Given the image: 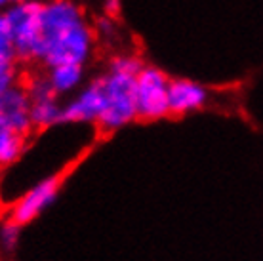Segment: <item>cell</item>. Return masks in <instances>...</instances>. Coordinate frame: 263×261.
I'll use <instances>...</instances> for the list:
<instances>
[{"label":"cell","instance_id":"obj_1","mask_svg":"<svg viewBox=\"0 0 263 261\" xmlns=\"http://www.w3.org/2000/svg\"><path fill=\"white\" fill-rule=\"evenodd\" d=\"M93 46V29L74 0L40 2V65H86Z\"/></svg>","mask_w":263,"mask_h":261},{"label":"cell","instance_id":"obj_2","mask_svg":"<svg viewBox=\"0 0 263 261\" xmlns=\"http://www.w3.org/2000/svg\"><path fill=\"white\" fill-rule=\"evenodd\" d=\"M101 82V115L98 126L103 132H115L124 128L138 118L136 107V77L120 74L107 69L105 74L99 77Z\"/></svg>","mask_w":263,"mask_h":261},{"label":"cell","instance_id":"obj_3","mask_svg":"<svg viewBox=\"0 0 263 261\" xmlns=\"http://www.w3.org/2000/svg\"><path fill=\"white\" fill-rule=\"evenodd\" d=\"M40 2L12 4L4 10L12 33L15 59L21 63H39L40 58Z\"/></svg>","mask_w":263,"mask_h":261},{"label":"cell","instance_id":"obj_4","mask_svg":"<svg viewBox=\"0 0 263 261\" xmlns=\"http://www.w3.org/2000/svg\"><path fill=\"white\" fill-rule=\"evenodd\" d=\"M168 88L170 79L157 67L145 65L136 77V107L138 118L158 120L170 115L168 105Z\"/></svg>","mask_w":263,"mask_h":261},{"label":"cell","instance_id":"obj_5","mask_svg":"<svg viewBox=\"0 0 263 261\" xmlns=\"http://www.w3.org/2000/svg\"><path fill=\"white\" fill-rule=\"evenodd\" d=\"M58 193H60V179L58 177L52 176L40 179L36 185L27 189L15 200V204L12 206V212H10V219H13L21 227L34 221L40 214H44L52 206Z\"/></svg>","mask_w":263,"mask_h":261},{"label":"cell","instance_id":"obj_6","mask_svg":"<svg viewBox=\"0 0 263 261\" xmlns=\"http://www.w3.org/2000/svg\"><path fill=\"white\" fill-rule=\"evenodd\" d=\"M101 82L99 77L82 86L65 105H63V122L71 124H98L101 115Z\"/></svg>","mask_w":263,"mask_h":261},{"label":"cell","instance_id":"obj_7","mask_svg":"<svg viewBox=\"0 0 263 261\" xmlns=\"http://www.w3.org/2000/svg\"><path fill=\"white\" fill-rule=\"evenodd\" d=\"M0 118L21 136H27L31 132V99L23 84L13 86L0 94Z\"/></svg>","mask_w":263,"mask_h":261},{"label":"cell","instance_id":"obj_8","mask_svg":"<svg viewBox=\"0 0 263 261\" xmlns=\"http://www.w3.org/2000/svg\"><path fill=\"white\" fill-rule=\"evenodd\" d=\"M208 103V91L202 84L187 79L170 80L168 88V105L172 115H187L198 111Z\"/></svg>","mask_w":263,"mask_h":261},{"label":"cell","instance_id":"obj_9","mask_svg":"<svg viewBox=\"0 0 263 261\" xmlns=\"http://www.w3.org/2000/svg\"><path fill=\"white\" fill-rule=\"evenodd\" d=\"M84 65H58L46 69V79L50 80L53 91L58 96L77 94L84 84Z\"/></svg>","mask_w":263,"mask_h":261},{"label":"cell","instance_id":"obj_10","mask_svg":"<svg viewBox=\"0 0 263 261\" xmlns=\"http://www.w3.org/2000/svg\"><path fill=\"white\" fill-rule=\"evenodd\" d=\"M31 122L33 128H50L63 122V105L58 96L33 99L31 101Z\"/></svg>","mask_w":263,"mask_h":261},{"label":"cell","instance_id":"obj_11","mask_svg":"<svg viewBox=\"0 0 263 261\" xmlns=\"http://www.w3.org/2000/svg\"><path fill=\"white\" fill-rule=\"evenodd\" d=\"M25 137L13 132L10 126L0 118V168L10 166L23 155L25 151Z\"/></svg>","mask_w":263,"mask_h":261},{"label":"cell","instance_id":"obj_12","mask_svg":"<svg viewBox=\"0 0 263 261\" xmlns=\"http://www.w3.org/2000/svg\"><path fill=\"white\" fill-rule=\"evenodd\" d=\"M145 63L138 55H134V53H120V55H115L111 59L109 71L120 72V74H130V77H138Z\"/></svg>","mask_w":263,"mask_h":261},{"label":"cell","instance_id":"obj_13","mask_svg":"<svg viewBox=\"0 0 263 261\" xmlns=\"http://www.w3.org/2000/svg\"><path fill=\"white\" fill-rule=\"evenodd\" d=\"M20 82V67L17 59H4L0 58V94L8 91Z\"/></svg>","mask_w":263,"mask_h":261},{"label":"cell","instance_id":"obj_14","mask_svg":"<svg viewBox=\"0 0 263 261\" xmlns=\"http://www.w3.org/2000/svg\"><path fill=\"white\" fill-rule=\"evenodd\" d=\"M21 236V225L13 221V219H4L0 223V248L4 252H13L15 246L20 244Z\"/></svg>","mask_w":263,"mask_h":261},{"label":"cell","instance_id":"obj_15","mask_svg":"<svg viewBox=\"0 0 263 261\" xmlns=\"http://www.w3.org/2000/svg\"><path fill=\"white\" fill-rule=\"evenodd\" d=\"M0 58L15 59L12 33H10V27H8V21H6L4 12H0Z\"/></svg>","mask_w":263,"mask_h":261},{"label":"cell","instance_id":"obj_16","mask_svg":"<svg viewBox=\"0 0 263 261\" xmlns=\"http://www.w3.org/2000/svg\"><path fill=\"white\" fill-rule=\"evenodd\" d=\"M105 12L109 15H117L120 12V0H105Z\"/></svg>","mask_w":263,"mask_h":261},{"label":"cell","instance_id":"obj_17","mask_svg":"<svg viewBox=\"0 0 263 261\" xmlns=\"http://www.w3.org/2000/svg\"><path fill=\"white\" fill-rule=\"evenodd\" d=\"M8 6H12V0H0V12H4Z\"/></svg>","mask_w":263,"mask_h":261},{"label":"cell","instance_id":"obj_18","mask_svg":"<svg viewBox=\"0 0 263 261\" xmlns=\"http://www.w3.org/2000/svg\"><path fill=\"white\" fill-rule=\"evenodd\" d=\"M23 2H39V0H12V4H23Z\"/></svg>","mask_w":263,"mask_h":261}]
</instances>
